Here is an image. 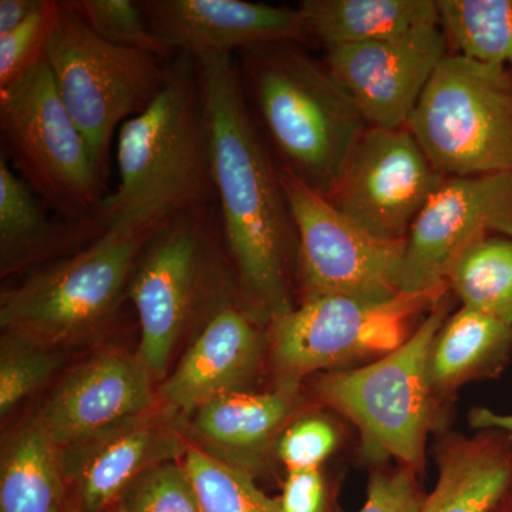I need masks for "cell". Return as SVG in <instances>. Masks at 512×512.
I'll return each instance as SVG.
<instances>
[{"instance_id": "1", "label": "cell", "mask_w": 512, "mask_h": 512, "mask_svg": "<svg viewBox=\"0 0 512 512\" xmlns=\"http://www.w3.org/2000/svg\"><path fill=\"white\" fill-rule=\"evenodd\" d=\"M194 62L222 234L241 305L268 325L296 306L298 238L279 165L249 107L237 57Z\"/></svg>"}, {"instance_id": "2", "label": "cell", "mask_w": 512, "mask_h": 512, "mask_svg": "<svg viewBox=\"0 0 512 512\" xmlns=\"http://www.w3.org/2000/svg\"><path fill=\"white\" fill-rule=\"evenodd\" d=\"M242 84L279 168L328 197L369 128L325 64L301 43L274 42L238 52Z\"/></svg>"}, {"instance_id": "3", "label": "cell", "mask_w": 512, "mask_h": 512, "mask_svg": "<svg viewBox=\"0 0 512 512\" xmlns=\"http://www.w3.org/2000/svg\"><path fill=\"white\" fill-rule=\"evenodd\" d=\"M117 167L119 185L101 211L107 228L164 222L217 202L192 57L175 56L163 92L120 127Z\"/></svg>"}, {"instance_id": "4", "label": "cell", "mask_w": 512, "mask_h": 512, "mask_svg": "<svg viewBox=\"0 0 512 512\" xmlns=\"http://www.w3.org/2000/svg\"><path fill=\"white\" fill-rule=\"evenodd\" d=\"M453 298L447 289L399 348L356 369L320 373L313 380L316 400L355 424L367 460H396L416 473L423 470L427 439L441 419L429 353L453 311Z\"/></svg>"}, {"instance_id": "5", "label": "cell", "mask_w": 512, "mask_h": 512, "mask_svg": "<svg viewBox=\"0 0 512 512\" xmlns=\"http://www.w3.org/2000/svg\"><path fill=\"white\" fill-rule=\"evenodd\" d=\"M161 224L137 221L107 228L82 251L36 269L3 292L0 325L6 335L47 349L103 328Z\"/></svg>"}, {"instance_id": "6", "label": "cell", "mask_w": 512, "mask_h": 512, "mask_svg": "<svg viewBox=\"0 0 512 512\" xmlns=\"http://www.w3.org/2000/svg\"><path fill=\"white\" fill-rule=\"evenodd\" d=\"M224 255L217 202L168 218L148 239L128 295L140 322L137 357L154 380L163 379L175 346L205 303H238L215 296Z\"/></svg>"}, {"instance_id": "7", "label": "cell", "mask_w": 512, "mask_h": 512, "mask_svg": "<svg viewBox=\"0 0 512 512\" xmlns=\"http://www.w3.org/2000/svg\"><path fill=\"white\" fill-rule=\"evenodd\" d=\"M0 134L2 153L57 217L103 220L106 178L64 106L46 60L0 90Z\"/></svg>"}, {"instance_id": "8", "label": "cell", "mask_w": 512, "mask_h": 512, "mask_svg": "<svg viewBox=\"0 0 512 512\" xmlns=\"http://www.w3.org/2000/svg\"><path fill=\"white\" fill-rule=\"evenodd\" d=\"M406 127L446 178L512 173V70L447 55Z\"/></svg>"}, {"instance_id": "9", "label": "cell", "mask_w": 512, "mask_h": 512, "mask_svg": "<svg viewBox=\"0 0 512 512\" xmlns=\"http://www.w3.org/2000/svg\"><path fill=\"white\" fill-rule=\"evenodd\" d=\"M45 60L64 106L106 178L114 133L163 92L170 79V63L163 64L150 53L111 45L64 2H60Z\"/></svg>"}, {"instance_id": "10", "label": "cell", "mask_w": 512, "mask_h": 512, "mask_svg": "<svg viewBox=\"0 0 512 512\" xmlns=\"http://www.w3.org/2000/svg\"><path fill=\"white\" fill-rule=\"evenodd\" d=\"M440 298L402 296L370 303L322 296L298 303L268 323L276 386L301 387L303 379L322 370L379 359L412 335L407 325L414 313L433 308Z\"/></svg>"}, {"instance_id": "11", "label": "cell", "mask_w": 512, "mask_h": 512, "mask_svg": "<svg viewBox=\"0 0 512 512\" xmlns=\"http://www.w3.org/2000/svg\"><path fill=\"white\" fill-rule=\"evenodd\" d=\"M298 238L302 301L343 296L370 303L402 298L404 241H382L340 214L319 192L279 168Z\"/></svg>"}, {"instance_id": "12", "label": "cell", "mask_w": 512, "mask_h": 512, "mask_svg": "<svg viewBox=\"0 0 512 512\" xmlns=\"http://www.w3.org/2000/svg\"><path fill=\"white\" fill-rule=\"evenodd\" d=\"M444 180L409 128L369 127L326 200L372 237L402 242Z\"/></svg>"}, {"instance_id": "13", "label": "cell", "mask_w": 512, "mask_h": 512, "mask_svg": "<svg viewBox=\"0 0 512 512\" xmlns=\"http://www.w3.org/2000/svg\"><path fill=\"white\" fill-rule=\"evenodd\" d=\"M487 235L512 237V173L446 178L404 241L402 295L440 298L450 266Z\"/></svg>"}, {"instance_id": "14", "label": "cell", "mask_w": 512, "mask_h": 512, "mask_svg": "<svg viewBox=\"0 0 512 512\" xmlns=\"http://www.w3.org/2000/svg\"><path fill=\"white\" fill-rule=\"evenodd\" d=\"M447 55L439 23H431L377 42L326 49L325 66L367 126L397 130L407 126Z\"/></svg>"}, {"instance_id": "15", "label": "cell", "mask_w": 512, "mask_h": 512, "mask_svg": "<svg viewBox=\"0 0 512 512\" xmlns=\"http://www.w3.org/2000/svg\"><path fill=\"white\" fill-rule=\"evenodd\" d=\"M153 382L137 356L101 353L63 380L37 420L63 450L154 412Z\"/></svg>"}, {"instance_id": "16", "label": "cell", "mask_w": 512, "mask_h": 512, "mask_svg": "<svg viewBox=\"0 0 512 512\" xmlns=\"http://www.w3.org/2000/svg\"><path fill=\"white\" fill-rule=\"evenodd\" d=\"M148 28L175 55H234L264 43L309 40L298 8L244 0L138 2Z\"/></svg>"}, {"instance_id": "17", "label": "cell", "mask_w": 512, "mask_h": 512, "mask_svg": "<svg viewBox=\"0 0 512 512\" xmlns=\"http://www.w3.org/2000/svg\"><path fill=\"white\" fill-rule=\"evenodd\" d=\"M259 323L239 303L224 306L205 322L157 392L165 416L192 414L221 394L245 390L264 359Z\"/></svg>"}, {"instance_id": "18", "label": "cell", "mask_w": 512, "mask_h": 512, "mask_svg": "<svg viewBox=\"0 0 512 512\" xmlns=\"http://www.w3.org/2000/svg\"><path fill=\"white\" fill-rule=\"evenodd\" d=\"M168 417L146 414L60 450L66 480L76 484L82 512L109 510L150 468L177 460L187 447Z\"/></svg>"}, {"instance_id": "19", "label": "cell", "mask_w": 512, "mask_h": 512, "mask_svg": "<svg viewBox=\"0 0 512 512\" xmlns=\"http://www.w3.org/2000/svg\"><path fill=\"white\" fill-rule=\"evenodd\" d=\"M302 404L301 387L225 393L192 413V431L202 450L254 474Z\"/></svg>"}, {"instance_id": "20", "label": "cell", "mask_w": 512, "mask_h": 512, "mask_svg": "<svg viewBox=\"0 0 512 512\" xmlns=\"http://www.w3.org/2000/svg\"><path fill=\"white\" fill-rule=\"evenodd\" d=\"M439 477L419 512H490L512 490V433L451 434L437 448Z\"/></svg>"}, {"instance_id": "21", "label": "cell", "mask_w": 512, "mask_h": 512, "mask_svg": "<svg viewBox=\"0 0 512 512\" xmlns=\"http://www.w3.org/2000/svg\"><path fill=\"white\" fill-rule=\"evenodd\" d=\"M45 202L0 156V256L3 274L50 256L74 255L107 231L100 218H52Z\"/></svg>"}, {"instance_id": "22", "label": "cell", "mask_w": 512, "mask_h": 512, "mask_svg": "<svg viewBox=\"0 0 512 512\" xmlns=\"http://www.w3.org/2000/svg\"><path fill=\"white\" fill-rule=\"evenodd\" d=\"M512 357V326L461 306L451 313L431 343L429 377L441 404L460 387L494 379Z\"/></svg>"}, {"instance_id": "23", "label": "cell", "mask_w": 512, "mask_h": 512, "mask_svg": "<svg viewBox=\"0 0 512 512\" xmlns=\"http://www.w3.org/2000/svg\"><path fill=\"white\" fill-rule=\"evenodd\" d=\"M309 39L326 49L363 45L437 23L436 0H303Z\"/></svg>"}, {"instance_id": "24", "label": "cell", "mask_w": 512, "mask_h": 512, "mask_svg": "<svg viewBox=\"0 0 512 512\" xmlns=\"http://www.w3.org/2000/svg\"><path fill=\"white\" fill-rule=\"evenodd\" d=\"M64 481L60 448L36 417L3 448L0 512H63Z\"/></svg>"}, {"instance_id": "25", "label": "cell", "mask_w": 512, "mask_h": 512, "mask_svg": "<svg viewBox=\"0 0 512 512\" xmlns=\"http://www.w3.org/2000/svg\"><path fill=\"white\" fill-rule=\"evenodd\" d=\"M448 55L512 70V0H436Z\"/></svg>"}, {"instance_id": "26", "label": "cell", "mask_w": 512, "mask_h": 512, "mask_svg": "<svg viewBox=\"0 0 512 512\" xmlns=\"http://www.w3.org/2000/svg\"><path fill=\"white\" fill-rule=\"evenodd\" d=\"M446 284L464 308L512 326V237L473 242L448 269Z\"/></svg>"}, {"instance_id": "27", "label": "cell", "mask_w": 512, "mask_h": 512, "mask_svg": "<svg viewBox=\"0 0 512 512\" xmlns=\"http://www.w3.org/2000/svg\"><path fill=\"white\" fill-rule=\"evenodd\" d=\"M181 464L201 512H281L279 498L266 495L251 473L200 447L188 446Z\"/></svg>"}, {"instance_id": "28", "label": "cell", "mask_w": 512, "mask_h": 512, "mask_svg": "<svg viewBox=\"0 0 512 512\" xmlns=\"http://www.w3.org/2000/svg\"><path fill=\"white\" fill-rule=\"evenodd\" d=\"M64 5L76 13L97 36L111 45L140 50L161 60L174 59L177 56L148 28L138 2L64 0Z\"/></svg>"}, {"instance_id": "29", "label": "cell", "mask_w": 512, "mask_h": 512, "mask_svg": "<svg viewBox=\"0 0 512 512\" xmlns=\"http://www.w3.org/2000/svg\"><path fill=\"white\" fill-rule=\"evenodd\" d=\"M59 16L60 2L43 0L19 28L0 36V90L18 83L45 60Z\"/></svg>"}, {"instance_id": "30", "label": "cell", "mask_w": 512, "mask_h": 512, "mask_svg": "<svg viewBox=\"0 0 512 512\" xmlns=\"http://www.w3.org/2000/svg\"><path fill=\"white\" fill-rule=\"evenodd\" d=\"M59 365V357L42 346L6 335L0 357V414L3 419L39 389Z\"/></svg>"}, {"instance_id": "31", "label": "cell", "mask_w": 512, "mask_h": 512, "mask_svg": "<svg viewBox=\"0 0 512 512\" xmlns=\"http://www.w3.org/2000/svg\"><path fill=\"white\" fill-rule=\"evenodd\" d=\"M128 512H201L183 464L165 461L146 471L126 493Z\"/></svg>"}, {"instance_id": "32", "label": "cell", "mask_w": 512, "mask_h": 512, "mask_svg": "<svg viewBox=\"0 0 512 512\" xmlns=\"http://www.w3.org/2000/svg\"><path fill=\"white\" fill-rule=\"evenodd\" d=\"M338 427L322 414L312 413L295 419L276 441L275 451L286 470L320 468L339 446Z\"/></svg>"}, {"instance_id": "33", "label": "cell", "mask_w": 512, "mask_h": 512, "mask_svg": "<svg viewBox=\"0 0 512 512\" xmlns=\"http://www.w3.org/2000/svg\"><path fill=\"white\" fill-rule=\"evenodd\" d=\"M417 474L404 466L377 471L370 478L366 503L359 512H419L424 497Z\"/></svg>"}, {"instance_id": "34", "label": "cell", "mask_w": 512, "mask_h": 512, "mask_svg": "<svg viewBox=\"0 0 512 512\" xmlns=\"http://www.w3.org/2000/svg\"><path fill=\"white\" fill-rule=\"evenodd\" d=\"M325 501V478L320 468L289 471L279 497L281 512H323Z\"/></svg>"}, {"instance_id": "35", "label": "cell", "mask_w": 512, "mask_h": 512, "mask_svg": "<svg viewBox=\"0 0 512 512\" xmlns=\"http://www.w3.org/2000/svg\"><path fill=\"white\" fill-rule=\"evenodd\" d=\"M42 3L43 0H0V36L19 28Z\"/></svg>"}, {"instance_id": "36", "label": "cell", "mask_w": 512, "mask_h": 512, "mask_svg": "<svg viewBox=\"0 0 512 512\" xmlns=\"http://www.w3.org/2000/svg\"><path fill=\"white\" fill-rule=\"evenodd\" d=\"M474 421L481 429H498L512 433V414L511 416H500L488 410H477Z\"/></svg>"}, {"instance_id": "37", "label": "cell", "mask_w": 512, "mask_h": 512, "mask_svg": "<svg viewBox=\"0 0 512 512\" xmlns=\"http://www.w3.org/2000/svg\"><path fill=\"white\" fill-rule=\"evenodd\" d=\"M104 512H128V511H127V508L124 507L123 504H121V505H116V507H110L109 510H106Z\"/></svg>"}, {"instance_id": "38", "label": "cell", "mask_w": 512, "mask_h": 512, "mask_svg": "<svg viewBox=\"0 0 512 512\" xmlns=\"http://www.w3.org/2000/svg\"><path fill=\"white\" fill-rule=\"evenodd\" d=\"M66 512H82V510H80V505H76V507L69 508Z\"/></svg>"}, {"instance_id": "39", "label": "cell", "mask_w": 512, "mask_h": 512, "mask_svg": "<svg viewBox=\"0 0 512 512\" xmlns=\"http://www.w3.org/2000/svg\"><path fill=\"white\" fill-rule=\"evenodd\" d=\"M510 495L512 497V490L510 491ZM510 512H512V498H511V511Z\"/></svg>"}]
</instances>
